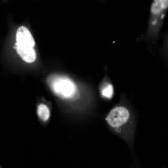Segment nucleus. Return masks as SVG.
Returning <instances> with one entry per match:
<instances>
[{
	"label": "nucleus",
	"instance_id": "nucleus-6",
	"mask_svg": "<svg viewBox=\"0 0 168 168\" xmlns=\"http://www.w3.org/2000/svg\"><path fill=\"white\" fill-rule=\"evenodd\" d=\"M101 93L104 97L108 99L111 98L113 94V88L112 85L110 83L105 84L101 89Z\"/></svg>",
	"mask_w": 168,
	"mask_h": 168
},
{
	"label": "nucleus",
	"instance_id": "nucleus-8",
	"mask_svg": "<svg viewBox=\"0 0 168 168\" xmlns=\"http://www.w3.org/2000/svg\"><path fill=\"white\" fill-rule=\"evenodd\" d=\"M1 166H0V168H1Z\"/></svg>",
	"mask_w": 168,
	"mask_h": 168
},
{
	"label": "nucleus",
	"instance_id": "nucleus-1",
	"mask_svg": "<svg viewBox=\"0 0 168 168\" xmlns=\"http://www.w3.org/2000/svg\"><path fill=\"white\" fill-rule=\"evenodd\" d=\"M46 82L53 93L60 98L70 99L76 93L75 85L71 80L66 77L51 74L47 77Z\"/></svg>",
	"mask_w": 168,
	"mask_h": 168
},
{
	"label": "nucleus",
	"instance_id": "nucleus-7",
	"mask_svg": "<svg viewBox=\"0 0 168 168\" xmlns=\"http://www.w3.org/2000/svg\"><path fill=\"white\" fill-rule=\"evenodd\" d=\"M154 2H156L161 5L164 9L167 10L168 7V0H153Z\"/></svg>",
	"mask_w": 168,
	"mask_h": 168
},
{
	"label": "nucleus",
	"instance_id": "nucleus-3",
	"mask_svg": "<svg viewBox=\"0 0 168 168\" xmlns=\"http://www.w3.org/2000/svg\"><path fill=\"white\" fill-rule=\"evenodd\" d=\"M16 43L24 47L33 48L35 45V40L29 30L21 26L17 30L16 34Z\"/></svg>",
	"mask_w": 168,
	"mask_h": 168
},
{
	"label": "nucleus",
	"instance_id": "nucleus-5",
	"mask_svg": "<svg viewBox=\"0 0 168 168\" xmlns=\"http://www.w3.org/2000/svg\"><path fill=\"white\" fill-rule=\"evenodd\" d=\"M16 49L18 55L25 62L30 63L35 61L36 56L33 48L23 47L16 43Z\"/></svg>",
	"mask_w": 168,
	"mask_h": 168
},
{
	"label": "nucleus",
	"instance_id": "nucleus-2",
	"mask_svg": "<svg viewBox=\"0 0 168 168\" xmlns=\"http://www.w3.org/2000/svg\"><path fill=\"white\" fill-rule=\"evenodd\" d=\"M105 120L109 126L116 133H124L131 122L130 114L125 107L117 106L113 109L107 116Z\"/></svg>",
	"mask_w": 168,
	"mask_h": 168
},
{
	"label": "nucleus",
	"instance_id": "nucleus-4",
	"mask_svg": "<svg viewBox=\"0 0 168 168\" xmlns=\"http://www.w3.org/2000/svg\"><path fill=\"white\" fill-rule=\"evenodd\" d=\"M36 114L40 124L43 127H45L50 120L51 111L49 107L44 103H38L36 107Z\"/></svg>",
	"mask_w": 168,
	"mask_h": 168
}]
</instances>
